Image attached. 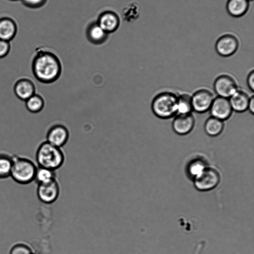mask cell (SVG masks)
I'll list each match as a JSON object with an SVG mask.
<instances>
[{"instance_id": "obj_1", "label": "cell", "mask_w": 254, "mask_h": 254, "mask_svg": "<svg viewBox=\"0 0 254 254\" xmlns=\"http://www.w3.org/2000/svg\"><path fill=\"white\" fill-rule=\"evenodd\" d=\"M32 73L37 80L44 84H50L57 80L62 71V64L54 54L38 51L34 55L31 64Z\"/></svg>"}, {"instance_id": "obj_2", "label": "cell", "mask_w": 254, "mask_h": 254, "mask_svg": "<svg viewBox=\"0 0 254 254\" xmlns=\"http://www.w3.org/2000/svg\"><path fill=\"white\" fill-rule=\"evenodd\" d=\"M36 160L38 167L56 171L64 164L65 155L61 148L53 145L46 140L41 143L38 147Z\"/></svg>"}, {"instance_id": "obj_3", "label": "cell", "mask_w": 254, "mask_h": 254, "mask_svg": "<svg viewBox=\"0 0 254 254\" xmlns=\"http://www.w3.org/2000/svg\"><path fill=\"white\" fill-rule=\"evenodd\" d=\"M178 95L165 91L158 93L152 99L151 104L153 113L161 119H169L177 115Z\"/></svg>"}, {"instance_id": "obj_4", "label": "cell", "mask_w": 254, "mask_h": 254, "mask_svg": "<svg viewBox=\"0 0 254 254\" xmlns=\"http://www.w3.org/2000/svg\"><path fill=\"white\" fill-rule=\"evenodd\" d=\"M10 177L16 183L25 185L34 181L37 169L31 160L24 157L12 156Z\"/></svg>"}, {"instance_id": "obj_5", "label": "cell", "mask_w": 254, "mask_h": 254, "mask_svg": "<svg viewBox=\"0 0 254 254\" xmlns=\"http://www.w3.org/2000/svg\"><path fill=\"white\" fill-rule=\"evenodd\" d=\"M194 178L195 188L201 191H207L218 185L221 177L216 168L206 165Z\"/></svg>"}, {"instance_id": "obj_6", "label": "cell", "mask_w": 254, "mask_h": 254, "mask_svg": "<svg viewBox=\"0 0 254 254\" xmlns=\"http://www.w3.org/2000/svg\"><path fill=\"white\" fill-rule=\"evenodd\" d=\"M233 77L228 74L218 76L213 83V89L217 96L229 99L238 89Z\"/></svg>"}, {"instance_id": "obj_7", "label": "cell", "mask_w": 254, "mask_h": 254, "mask_svg": "<svg viewBox=\"0 0 254 254\" xmlns=\"http://www.w3.org/2000/svg\"><path fill=\"white\" fill-rule=\"evenodd\" d=\"M215 97L209 89L201 88L191 95L193 111L204 113L209 111Z\"/></svg>"}, {"instance_id": "obj_8", "label": "cell", "mask_w": 254, "mask_h": 254, "mask_svg": "<svg viewBox=\"0 0 254 254\" xmlns=\"http://www.w3.org/2000/svg\"><path fill=\"white\" fill-rule=\"evenodd\" d=\"M60 192V186L57 179L48 183L38 185V197L44 203L51 204L55 202L58 199Z\"/></svg>"}, {"instance_id": "obj_9", "label": "cell", "mask_w": 254, "mask_h": 254, "mask_svg": "<svg viewBox=\"0 0 254 254\" xmlns=\"http://www.w3.org/2000/svg\"><path fill=\"white\" fill-rule=\"evenodd\" d=\"M209 111L210 116L224 122L230 118L233 112L229 99L219 96L215 97Z\"/></svg>"}, {"instance_id": "obj_10", "label": "cell", "mask_w": 254, "mask_h": 254, "mask_svg": "<svg viewBox=\"0 0 254 254\" xmlns=\"http://www.w3.org/2000/svg\"><path fill=\"white\" fill-rule=\"evenodd\" d=\"M69 131L63 125L55 124L51 127L46 134V141L57 147L61 148L67 142Z\"/></svg>"}, {"instance_id": "obj_11", "label": "cell", "mask_w": 254, "mask_h": 254, "mask_svg": "<svg viewBox=\"0 0 254 254\" xmlns=\"http://www.w3.org/2000/svg\"><path fill=\"white\" fill-rule=\"evenodd\" d=\"M13 92L18 99L25 102L36 93V85L31 78L22 77L15 82Z\"/></svg>"}, {"instance_id": "obj_12", "label": "cell", "mask_w": 254, "mask_h": 254, "mask_svg": "<svg viewBox=\"0 0 254 254\" xmlns=\"http://www.w3.org/2000/svg\"><path fill=\"white\" fill-rule=\"evenodd\" d=\"M195 123V118L192 113L177 114L172 122V128L176 133L184 135L192 131Z\"/></svg>"}, {"instance_id": "obj_13", "label": "cell", "mask_w": 254, "mask_h": 254, "mask_svg": "<svg viewBox=\"0 0 254 254\" xmlns=\"http://www.w3.org/2000/svg\"><path fill=\"white\" fill-rule=\"evenodd\" d=\"M238 47L239 42L237 38L230 34L225 35L220 37L215 45L217 53L224 57L233 55L237 51Z\"/></svg>"}, {"instance_id": "obj_14", "label": "cell", "mask_w": 254, "mask_h": 254, "mask_svg": "<svg viewBox=\"0 0 254 254\" xmlns=\"http://www.w3.org/2000/svg\"><path fill=\"white\" fill-rule=\"evenodd\" d=\"M250 96L246 91L238 88L229 98L233 111L243 113L248 110Z\"/></svg>"}, {"instance_id": "obj_15", "label": "cell", "mask_w": 254, "mask_h": 254, "mask_svg": "<svg viewBox=\"0 0 254 254\" xmlns=\"http://www.w3.org/2000/svg\"><path fill=\"white\" fill-rule=\"evenodd\" d=\"M17 32V25L12 18L4 16L0 18V39L10 42Z\"/></svg>"}, {"instance_id": "obj_16", "label": "cell", "mask_w": 254, "mask_h": 254, "mask_svg": "<svg viewBox=\"0 0 254 254\" xmlns=\"http://www.w3.org/2000/svg\"><path fill=\"white\" fill-rule=\"evenodd\" d=\"M224 126V121L210 116L205 121L204 129L208 135L215 137L219 135L223 132Z\"/></svg>"}, {"instance_id": "obj_17", "label": "cell", "mask_w": 254, "mask_h": 254, "mask_svg": "<svg viewBox=\"0 0 254 254\" xmlns=\"http://www.w3.org/2000/svg\"><path fill=\"white\" fill-rule=\"evenodd\" d=\"M248 7L249 2L247 0H228L226 5L228 13L234 17L243 15Z\"/></svg>"}, {"instance_id": "obj_18", "label": "cell", "mask_w": 254, "mask_h": 254, "mask_svg": "<svg viewBox=\"0 0 254 254\" xmlns=\"http://www.w3.org/2000/svg\"><path fill=\"white\" fill-rule=\"evenodd\" d=\"M45 104V100L43 96L36 93L25 101L27 110L33 114H37L42 111Z\"/></svg>"}, {"instance_id": "obj_19", "label": "cell", "mask_w": 254, "mask_h": 254, "mask_svg": "<svg viewBox=\"0 0 254 254\" xmlns=\"http://www.w3.org/2000/svg\"><path fill=\"white\" fill-rule=\"evenodd\" d=\"M193 111L191 95L184 93L178 95L177 104V114L192 113Z\"/></svg>"}, {"instance_id": "obj_20", "label": "cell", "mask_w": 254, "mask_h": 254, "mask_svg": "<svg viewBox=\"0 0 254 254\" xmlns=\"http://www.w3.org/2000/svg\"><path fill=\"white\" fill-rule=\"evenodd\" d=\"M56 179L55 171L38 167L34 181L38 185L49 183Z\"/></svg>"}, {"instance_id": "obj_21", "label": "cell", "mask_w": 254, "mask_h": 254, "mask_svg": "<svg viewBox=\"0 0 254 254\" xmlns=\"http://www.w3.org/2000/svg\"><path fill=\"white\" fill-rule=\"evenodd\" d=\"M118 25L117 17L113 13L108 12L100 18L99 25L105 31H113Z\"/></svg>"}, {"instance_id": "obj_22", "label": "cell", "mask_w": 254, "mask_h": 254, "mask_svg": "<svg viewBox=\"0 0 254 254\" xmlns=\"http://www.w3.org/2000/svg\"><path fill=\"white\" fill-rule=\"evenodd\" d=\"M13 157L7 154L0 153V179L10 177Z\"/></svg>"}, {"instance_id": "obj_23", "label": "cell", "mask_w": 254, "mask_h": 254, "mask_svg": "<svg viewBox=\"0 0 254 254\" xmlns=\"http://www.w3.org/2000/svg\"><path fill=\"white\" fill-rule=\"evenodd\" d=\"M206 166L205 162L201 159L197 158L192 160L189 166L190 172L191 174L196 176Z\"/></svg>"}, {"instance_id": "obj_24", "label": "cell", "mask_w": 254, "mask_h": 254, "mask_svg": "<svg viewBox=\"0 0 254 254\" xmlns=\"http://www.w3.org/2000/svg\"><path fill=\"white\" fill-rule=\"evenodd\" d=\"M105 31L98 25L91 27L89 35L92 40L96 42L102 40L105 35Z\"/></svg>"}, {"instance_id": "obj_25", "label": "cell", "mask_w": 254, "mask_h": 254, "mask_svg": "<svg viewBox=\"0 0 254 254\" xmlns=\"http://www.w3.org/2000/svg\"><path fill=\"white\" fill-rule=\"evenodd\" d=\"M9 254H33L31 248L24 244H17L13 246Z\"/></svg>"}, {"instance_id": "obj_26", "label": "cell", "mask_w": 254, "mask_h": 254, "mask_svg": "<svg viewBox=\"0 0 254 254\" xmlns=\"http://www.w3.org/2000/svg\"><path fill=\"white\" fill-rule=\"evenodd\" d=\"M11 49L10 42L0 39V59L6 57Z\"/></svg>"}, {"instance_id": "obj_27", "label": "cell", "mask_w": 254, "mask_h": 254, "mask_svg": "<svg viewBox=\"0 0 254 254\" xmlns=\"http://www.w3.org/2000/svg\"><path fill=\"white\" fill-rule=\"evenodd\" d=\"M21 1L27 7L37 8L43 5L46 0H21Z\"/></svg>"}, {"instance_id": "obj_28", "label": "cell", "mask_w": 254, "mask_h": 254, "mask_svg": "<svg viewBox=\"0 0 254 254\" xmlns=\"http://www.w3.org/2000/svg\"><path fill=\"white\" fill-rule=\"evenodd\" d=\"M247 83L249 89L253 92L254 91V70L249 72L247 78Z\"/></svg>"}, {"instance_id": "obj_29", "label": "cell", "mask_w": 254, "mask_h": 254, "mask_svg": "<svg viewBox=\"0 0 254 254\" xmlns=\"http://www.w3.org/2000/svg\"><path fill=\"white\" fill-rule=\"evenodd\" d=\"M248 110L249 111V112L252 114H254V95H252L250 96L249 104H248Z\"/></svg>"}, {"instance_id": "obj_30", "label": "cell", "mask_w": 254, "mask_h": 254, "mask_svg": "<svg viewBox=\"0 0 254 254\" xmlns=\"http://www.w3.org/2000/svg\"><path fill=\"white\" fill-rule=\"evenodd\" d=\"M11 0V1H17V0Z\"/></svg>"}, {"instance_id": "obj_31", "label": "cell", "mask_w": 254, "mask_h": 254, "mask_svg": "<svg viewBox=\"0 0 254 254\" xmlns=\"http://www.w3.org/2000/svg\"></svg>"}]
</instances>
